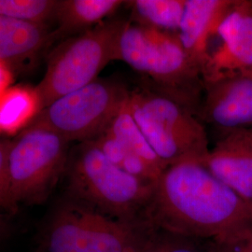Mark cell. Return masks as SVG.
I'll list each match as a JSON object with an SVG mask.
<instances>
[{"mask_svg": "<svg viewBox=\"0 0 252 252\" xmlns=\"http://www.w3.org/2000/svg\"><path fill=\"white\" fill-rule=\"evenodd\" d=\"M12 140L0 138V212L13 215L18 206L13 201L10 192L9 173V150Z\"/></svg>", "mask_w": 252, "mask_h": 252, "instance_id": "cell-21", "label": "cell"}, {"mask_svg": "<svg viewBox=\"0 0 252 252\" xmlns=\"http://www.w3.org/2000/svg\"><path fill=\"white\" fill-rule=\"evenodd\" d=\"M251 210H252V206H251Z\"/></svg>", "mask_w": 252, "mask_h": 252, "instance_id": "cell-25", "label": "cell"}, {"mask_svg": "<svg viewBox=\"0 0 252 252\" xmlns=\"http://www.w3.org/2000/svg\"><path fill=\"white\" fill-rule=\"evenodd\" d=\"M92 141L110 162L136 179L153 184L163 173L153 168L106 130Z\"/></svg>", "mask_w": 252, "mask_h": 252, "instance_id": "cell-18", "label": "cell"}, {"mask_svg": "<svg viewBox=\"0 0 252 252\" xmlns=\"http://www.w3.org/2000/svg\"><path fill=\"white\" fill-rule=\"evenodd\" d=\"M128 108L167 167L186 161L200 162L209 152L205 127L180 101L144 83L130 90Z\"/></svg>", "mask_w": 252, "mask_h": 252, "instance_id": "cell-4", "label": "cell"}, {"mask_svg": "<svg viewBox=\"0 0 252 252\" xmlns=\"http://www.w3.org/2000/svg\"><path fill=\"white\" fill-rule=\"evenodd\" d=\"M232 3L233 0H186L178 36L202 77L208 61L210 39Z\"/></svg>", "mask_w": 252, "mask_h": 252, "instance_id": "cell-12", "label": "cell"}, {"mask_svg": "<svg viewBox=\"0 0 252 252\" xmlns=\"http://www.w3.org/2000/svg\"><path fill=\"white\" fill-rule=\"evenodd\" d=\"M106 131L130 151L141 157L153 168L161 172H164L167 168L157 154L154 153L152 146L135 123V119L128 108V102L121 109L117 116L113 119Z\"/></svg>", "mask_w": 252, "mask_h": 252, "instance_id": "cell-19", "label": "cell"}, {"mask_svg": "<svg viewBox=\"0 0 252 252\" xmlns=\"http://www.w3.org/2000/svg\"><path fill=\"white\" fill-rule=\"evenodd\" d=\"M234 252H252V231L235 247Z\"/></svg>", "mask_w": 252, "mask_h": 252, "instance_id": "cell-24", "label": "cell"}, {"mask_svg": "<svg viewBox=\"0 0 252 252\" xmlns=\"http://www.w3.org/2000/svg\"><path fill=\"white\" fill-rule=\"evenodd\" d=\"M115 61L127 63L146 84L171 96L197 117L204 81L178 33L142 27L127 19L118 38Z\"/></svg>", "mask_w": 252, "mask_h": 252, "instance_id": "cell-2", "label": "cell"}, {"mask_svg": "<svg viewBox=\"0 0 252 252\" xmlns=\"http://www.w3.org/2000/svg\"><path fill=\"white\" fill-rule=\"evenodd\" d=\"M65 173L71 199L126 223H145L153 184L119 168L93 141L77 145Z\"/></svg>", "mask_w": 252, "mask_h": 252, "instance_id": "cell-3", "label": "cell"}, {"mask_svg": "<svg viewBox=\"0 0 252 252\" xmlns=\"http://www.w3.org/2000/svg\"><path fill=\"white\" fill-rule=\"evenodd\" d=\"M42 109L36 87H9L0 95V136L18 135L33 124Z\"/></svg>", "mask_w": 252, "mask_h": 252, "instance_id": "cell-15", "label": "cell"}, {"mask_svg": "<svg viewBox=\"0 0 252 252\" xmlns=\"http://www.w3.org/2000/svg\"><path fill=\"white\" fill-rule=\"evenodd\" d=\"M149 225L130 224L70 199L55 210L41 252H138Z\"/></svg>", "mask_w": 252, "mask_h": 252, "instance_id": "cell-6", "label": "cell"}, {"mask_svg": "<svg viewBox=\"0 0 252 252\" xmlns=\"http://www.w3.org/2000/svg\"><path fill=\"white\" fill-rule=\"evenodd\" d=\"M143 220L153 228L233 247L252 231L250 206L195 161L164 170L153 184Z\"/></svg>", "mask_w": 252, "mask_h": 252, "instance_id": "cell-1", "label": "cell"}, {"mask_svg": "<svg viewBox=\"0 0 252 252\" xmlns=\"http://www.w3.org/2000/svg\"><path fill=\"white\" fill-rule=\"evenodd\" d=\"M127 19L110 18L76 36L67 37L51 54L45 75L36 86L42 108L98 79L115 61L120 34Z\"/></svg>", "mask_w": 252, "mask_h": 252, "instance_id": "cell-5", "label": "cell"}, {"mask_svg": "<svg viewBox=\"0 0 252 252\" xmlns=\"http://www.w3.org/2000/svg\"><path fill=\"white\" fill-rule=\"evenodd\" d=\"M199 162L252 206V129L222 135Z\"/></svg>", "mask_w": 252, "mask_h": 252, "instance_id": "cell-11", "label": "cell"}, {"mask_svg": "<svg viewBox=\"0 0 252 252\" xmlns=\"http://www.w3.org/2000/svg\"><path fill=\"white\" fill-rule=\"evenodd\" d=\"M68 144L60 135L40 126H29L12 140L9 184L18 207L41 204L49 197L66 170Z\"/></svg>", "mask_w": 252, "mask_h": 252, "instance_id": "cell-8", "label": "cell"}, {"mask_svg": "<svg viewBox=\"0 0 252 252\" xmlns=\"http://www.w3.org/2000/svg\"><path fill=\"white\" fill-rule=\"evenodd\" d=\"M49 37L45 26L0 16V61L9 64L29 59Z\"/></svg>", "mask_w": 252, "mask_h": 252, "instance_id": "cell-14", "label": "cell"}, {"mask_svg": "<svg viewBox=\"0 0 252 252\" xmlns=\"http://www.w3.org/2000/svg\"><path fill=\"white\" fill-rule=\"evenodd\" d=\"M13 73L9 63L0 61V95L11 87Z\"/></svg>", "mask_w": 252, "mask_h": 252, "instance_id": "cell-22", "label": "cell"}, {"mask_svg": "<svg viewBox=\"0 0 252 252\" xmlns=\"http://www.w3.org/2000/svg\"><path fill=\"white\" fill-rule=\"evenodd\" d=\"M213 36L220 45L208 54L203 81L230 74L252 76V0H233Z\"/></svg>", "mask_w": 252, "mask_h": 252, "instance_id": "cell-9", "label": "cell"}, {"mask_svg": "<svg viewBox=\"0 0 252 252\" xmlns=\"http://www.w3.org/2000/svg\"><path fill=\"white\" fill-rule=\"evenodd\" d=\"M10 231V222L9 216L0 212V241H2Z\"/></svg>", "mask_w": 252, "mask_h": 252, "instance_id": "cell-23", "label": "cell"}, {"mask_svg": "<svg viewBox=\"0 0 252 252\" xmlns=\"http://www.w3.org/2000/svg\"><path fill=\"white\" fill-rule=\"evenodd\" d=\"M129 87L114 79H96L43 108L31 126L44 127L70 143L101 135L128 102Z\"/></svg>", "mask_w": 252, "mask_h": 252, "instance_id": "cell-7", "label": "cell"}, {"mask_svg": "<svg viewBox=\"0 0 252 252\" xmlns=\"http://www.w3.org/2000/svg\"><path fill=\"white\" fill-rule=\"evenodd\" d=\"M126 5L123 0H58L56 35L76 36L111 18Z\"/></svg>", "mask_w": 252, "mask_h": 252, "instance_id": "cell-13", "label": "cell"}, {"mask_svg": "<svg viewBox=\"0 0 252 252\" xmlns=\"http://www.w3.org/2000/svg\"><path fill=\"white\" fill-rule=\"evenodd\" d=\"M235 247L211 239L175 234L149 225L138 252H234Z\"/></svg>", "mask_w": 252, "mask_h": 252, "instance_id": "cell-17", "label": "cell"}, {"mask_svg": "<svg viewBox=\"0 0 252 252\" xmlns=\"http://www.w3.org/2000/svg\"><path fill=\"white\" fill-rule=\"evenodd\" d=\"M186 0H130V22L145 27L178 33Z\"/></svg>", "mask_w": 252, "mask_h": 252, "instance_id": "cell-16", "label": "cell"}, {"mask_svg": "<svg viewBox=\"0 0 252 252\" xmlns=\"http://www.w3.org/2000/svg\"><path fill=\"white\" fill-rule=\"evenodd\" d=\"M58 0H0V16L45 26L55 18Z\"/></svg>", "mask_w": 252, "mask_h": 252, "instance_id": "cell-20", "label": "cell"}, {"mask_svg": "<svg viewBox=\"0 0 252 252\" xmlns=\"http://www.w3.org/2000/svg\"><path fill=\"white\" fill-rule=\"evenodd\" d=\"M204 98L197 112L201 123L222 135L252 129V76L230 74L204 81Z\"/></svg>", "mask_w": 252, "mask_h": 252, "instance_id": "cell-10", "label": "cell"}]
</instances>
